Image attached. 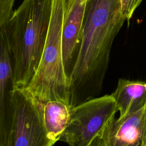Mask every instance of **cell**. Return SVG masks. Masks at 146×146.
<instances>
[{
	"instance_id": "6da1fadb",
	"label": "cell",
	"mask_w": 146,
	"mask_h": 146,
	"mask_svg": "<svg viewBox=\"0 0 146 146\" xmlns=\"http://www.w3.org/2000/svg\"><path fill=\"white\" fill-rule=\"evenodd\" d=\"M127 20L121 0H87L76 58L70 76V104L98 97L114 39Z\"/></svg>"
},
{
	"instance_id": "7a4b0ae2",
	"label": "cell",
	"mask_w": 146,
	"mask_h": 146,
	"mask_svg": "<svg viewBox=\"0 0 146 146\" xmlns=\"http://www.w3.org/2000/svg\"><path fill=\"white\" fill-rule=\"evenodd\" d=\"M53 0H23L6 29L14 87L25 88L39 64L48 34Z\"/></svg>"
},
{
	"instance_id": "3957f363",
	"label": "cell",
	"mask_w": 146,
	"mask_h": 146,
	"mask_svg": "<svg viewBox=\"0 0 146 146\" xmlns=\"http://www.w3.org/2000/svg\"><path fill=\"white\" fill-rule=\"evenodd\" d=\"M67 3V0H53L43 54L33 78L25 87L40 103L58 100L70 104V78L65 70L62 52Z\"/></svg>"
},
{
	"instance_id": "277c9868",
	"label": "cell",
	"mask_w": 146,
	"mask_h": 146,
	"mask_svg": "<svg viewBox=\"0 0 146 146\" xmlns=\"http://www.w3.org/2000/svg\"><path fill=\"white\" fill-rule=\"evenodd\" d=\"M56 142L45 127L41 103L25 88L14 87L6 140L0 146H52Z\"/></svg>"
},
{
	"instance_id": "5b68a950",
	"label": "cell",
	"mask_w": 146,
	"mask_h": 146,
	"mask_svg": "<svg viewBox=\"0 0 146 146\" xmlns=\"http://www.w3.org/2000/svg\"><path fill=\"white\" fill-rule=\"evenodd\" d=\"M118 112L111 95L90 99L72 108L60 140L69 146H90Z\"/></svg>"
},
{
	"instance_id": "8992f818",
	"label": "cell",
	"mask_w": 146,
	"mask_h": 146,
	"mask_svg": "<svg viewBox=\"0 0 146 146\" xmlns=\"http://www.w3.org/2000/svg\"><path fill=\"white\" fill-rule=\"evenodd\" d=\"M101 138L103 146H146V104L124 117H114Z\"/></svg>"
},
{
	"instance_id": "52a82bcc",
	"label": "cell",
	"mask_w": 146,
	"mask_h": 146,
	"mask_svg": "<svg viewBox=\"0 0 146 146\" xmlns=\"http://www.w3.org/2000/svg\"><path fill=\"white\" fill-rule=\"evenodd\" d=\"M87 0H67L63 34L62 52L65 70L70 78L80 42Z\"/></svg>"
},
{
	"instance_id": "ba28073f",
	"label": "cell",
	"mask_w": 146,
	"mask_h": 146,
	"mask_svg": "<svg viewBox=\"0 0 146 146\" xmlns=\"http://www.w3.org/2000/svg\"><path fill=\"white\" fill-rule=\"evenodd\" d=\"M0 129L9 123L11 92L14 87L13 69L6 28L0 29Z\"/></svg>"
},
{
	"instance_id": "9c48e42d",
	"label": "cell",
	"mask_w": 146,
	"mask_h": 146,
	"mask_svg": "<svg viewBox=\"0 0 146 146\" xmlns=\"http://www.w3.org/2000/svg\"><path fill=\"white\" fill-rule=\"evenodd\" d=\"M111 95L120 113L119 117H124L146 104V81L119 79Z\"/></svg>"
},
{
	"instance_id": "30bf717a",
	"label": "cell",
	"mask_w": 146,
	"mask_h": 146,
	"mask_svg": "<svg viewBox=\"0 0 146 146\" xmlns=\"http://www.w3.org/2000/svg\"><path fill=\"white\" fill-rule=\"evenodd\" d=\"M43 118L47 132L51 139L57 141L67 128L72 108L68 103L50 100L41 103Z\"/></svg>"
},
{
	"instance_id": "8fae6325",
	"label": "cell",
	"mask_w": 146,
	"mask_h": 146,
	"mask_svg": "<svg viewBox=\"0 0 146 146\" xmlns=\"http://www.w3.org/2000/svg\"><path fill=\"white\" fill-rule=\"evenodd\" d=\"M15 0H0V29L8 24L14 11L13 7Z\"/></svg>"
},
{
	"instance_id": "7c38bea8",
	"label": "cell",
	"mask_w": 146,
	"mask_h": 146,
	"mask_svg": "<svg viewBox=\"0 0 146 146\" xmlns=\"http://www.w3.org/2000/svg\"><path fill=\"white\" fill-rule=\"evenodd\" d=\"M143 0H129L127 15V20L129 21L132 17L136 8L139 6Z\"/></svg>"
},
{
	"instance_id": "4fadbf2b",
	"label": "cell",
	"mask_w": 146,
	"mask_h": 146,
	"mask_svg": "<svg viewBox=\"0 0 146 146\" xmlns=\"http://www.w3.org/2000/svg\"><path fill=\"white\" fill-rule=\"evenodd\" d=\"M129 0H121V11L123 15L127 19V11L128 8V4H129Z\"/></svg>"
},
{
	"instance_id": "5bb4252c",
	"label": "cell",
	"mask_w": 146,
	"mask_h": 146,
	"mask_svg": "<svg viewBox=\"0 0 146 146\" xmlns=\"http://www.w3.org/2000/svg\"><path fill=\"white\" fill-rule=\"evenodd\" d=\"M90 146H103L102 140L101 136L97 137L94 140V141L92 143V144L90 145Z\"/></svg>"
}]
</instances>
